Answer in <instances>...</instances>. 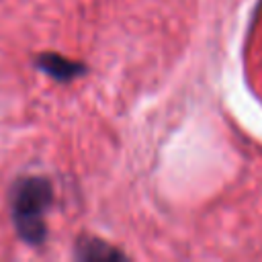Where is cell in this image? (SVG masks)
I'll list each match as a JSON object with an SVG mask.
<instances>
[{"instance_id":"cell-1","label":"cell","mask_w":262,"mask_h":262,"mask_svg":"<svg viewBox=\"0 0 262 262\" xmlns=\"http://www.w3.org/2000/svg\"><path fill=\"white\" fill-rule=\"evenodd\" d=\"M51 203V186L43 178H23L12 192V217L18 235L29 244L45 237V211Z\"/></svg>"},{"instance_id":"cell-2","label":"cell","mask_w":262,"mask_h":262,"mask_svg":"<svg viewBox=\"0 0 262 262\" xmlns=\"http://www.w3.org/2000/svg\"><path fill=\"white\" fill-rule=\"evenodd\" d=\"M39 68H43L47 74H51L57 80H70L76 74H80V63L68 61L66 57H59V55H53V53L43 55L39 59Z\"/></svg>"},{"instance_id":"cell-3","label":"cell","mask_w":262,"mask_h":262,"mask_svg":"<svg viewBox=\"0 0 262 262\" xmlns=\"http://www.w3.org/2000/svg\"><path fill=\"white\" fill-rule=\"evenodd\" d=\"M78 256L84 258V260H117V258H123L121 252L113 250L111 246L102 244V242H84L78 250Z\"/></svg>"}]
</instances>
